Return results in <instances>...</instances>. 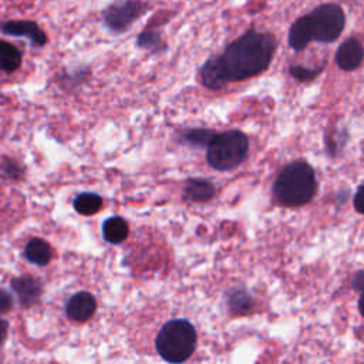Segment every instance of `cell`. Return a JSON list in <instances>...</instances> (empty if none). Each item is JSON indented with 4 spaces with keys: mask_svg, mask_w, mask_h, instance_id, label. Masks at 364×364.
I'll list each match as a JSON object with an SVG mask.
<instances>
[{
    "mask_svg": "<svg viewBox=\"0 0 364 364\" xmlns=\"http://www.w3.org/2000/svg\"><path fill=\"white\" fill-rule=\"evenodd\" d=\"M20 64L21 51L11 43L0 40V70L6 73H13L20 67Z\"/></svg>",
    "mask_w": 364,
    "mask_h": 364,
    "instance_id": "14",
    "label": "cell"
},
{
    "mask_svg": "<svg viewBox=\"0 0 364 364\" xmlns=\"http://www.w3.org/2000/svg\"><path fill=\"white\" fill-rule=\"evenodd\" d=\"M97 310L95 297L90 291H78L65 304V314L74 321H87Z\"/></svg>",
    "mask_w": 364,
    "mask_h": 364,
    "instance_id": "9",
    "label": "cell"
},
{
    "mask_svg": "<svg viewBox=\"0 0 364 364\" xmlns=\"http://www.w3.org/2000/svg\"><path fill=\"white\" fill-rule=\"evenodd\" d=\"M11 287L17 293L23 306H31L38 301L41 296V283L31 276H18L11 280Z\"/></svg>",
    "mask_w": 364,
    "mask_h": 364,
    "instance_id": "10",
    "label": "cell"
},
{
    "mask_svg": "<svg viewBox=\"0 0 364 364\" xmlns=\"http://www.w3.org/2000/svg\"><path fill=\"white\" fill-rule=\"evenodd\" d=\"M364 60V47L360 40L355 37H350L343 41L336 53V63L338 68L344 71L355 70L361 65Z\"/></svg>",
    "mask_w": 364,
    "mask_h": 364,
    "instance_id": "8",
    "label": "cell"
},
{
    "mask_svg": "<svg viewBox=\"0 0 364 364\" xmlns=\"http://www.w3.org/2000/svg\"><path fill=\"white\" fill-rule=\"evenodd\" d=\"M149 10L142 0H118L102 11V23L112 33H124Z\"/></svg>",
    "mask_w": 364,
    "mask_h": 364,
    "instance_id": "6",
    "label": "cell"
},
{
    "mask_svg": "<svg viewBox=\"0 0 364 364\" xmlns=\"http://www.w3.org/2000/svg\"><path fill=\"white\" fill-rule=\"evenodd\" d=\"M247 152V136L242 131L232 129L215 134L206 146V159L218 171H230L245 161Z\"/></svg>",
    "mask_w": 364,
    "mask_h": 364,
    "instance_id": "4",
    "label": "cell"
},
{
    "mask_svg": "<svg viewBox=\"0 0 364 364\" xmlns=\"http://www.w3.org/2000/svg\"><path fill=\"white\" fill-rule=\"evenodd\" d=\"M351 284L355 290L361 291L364 289V272H357L351 280Z\"/></svg>",
    "mask_w": 364,
    "mask_h": 364,
    "instance_id": "23",
    "label": "cell"
},
{
    "mask_svg": "<svg viewBox=\"0 0 364 364\" xmlns=\"http://www.w3.org/2000/svg\"><path fill=\"white\" fill-rule=\"evenodd\" d=\"M7 330H9V323L3 318H0V346L3 344V341L7 337Z\"/></svg>",
    "mask_w": 364,
    "mask_h": 364,
    "instance_id": "24",
    "label": "cell"
},
{
    "mask_svg": "<svg viewBox=\"0 0 364 364\" xmlns=\"http://www.w3.org/2000/svg\"><path fill=\"white\" fill-rule=\"evenodd\" d=\"M311 41L331 43L340 37L346 26V14L337 3H323L301 16Z\"/></svg>",
    "mask_w": 364,
    "mask_h": 364,
    "instance_id": "5",
    "label": "cell"
},
{
    "mask_svg": "<svg viewBox=\"0 0 364 364\" xmlns=\"http://www.w3.org/2000/svg\"><path fill=\"white\" fill-rule=\"evenodd\" d=\"M276 47L273 34L249 30L232 41L222 54L208 58L199 70V80L206 88L218 91L229 81L259 75L270 65Z\"/></svg>",
    "mask_w": 364,
    "mask_h": 364,
    "instance_id": "1",
    "label": "cell"
},
{
    "mask_svg": "<svg viewBox=\"0 0 364 364\" xmlns=\"http://www.w3.org/2000/svg\"><path fill=\"white\" fill-rule=\"evenodd\" d=\"M354 208L358 213L364 215V185H361L354 195Z\"/></svg>",
    "mask_w": 364,
    "mask_h": 364,
    "instance_id": "22",
    "label": "cell"
},
{
    "mask_svg": "<svg viewBox=\"0 0 364 364\" xmlns=\"http://www.w3.org/2000/svg\"><path fill=\"white\" fill-rule=\"evenodd\" d=\"M252 306V299L250 296L243 291V290H233L229 296V307L233 313L242 314L245 311H247Z\"/></svg>",
    "mask_w": 364,
    "mask_h": 364,
    "instance_id": "17",
    "label": "cell"
},
{
    "mask_svg": "<svg viewBox=\"0 0 364 364\" xmlns=\"http://www.w3.org/2000/svg\"><path fill=\"white\" fill-rule=\"evenodd\" d=\"M215 185L208 179L192 178L185 185V198L192 202H206L215 196Z\"/></svg>",
    "mask_w": 364,
    "mask_h": 364,
    "instance_id": "12",
    "label": "cell"
},
{
    "mask_svg": "<svg viewBox=\"0 0 364 364\" xmlns=\"http://www.w3.org/2000/svg\"><path fill=\"white\" fill-rule=\"evenodd\" d=\"M196 338V330L188 320L175 318L161 327L155 338V347L165 361L183 363L195 351Z\"/></svg>",
    "mask_w": 364,
    "mask_h": 364,
    "instance_id": "3",
    "label": "cell"
},
{
    "mask_svg": "<svg viewBox=\"0 0 364 364\" xmlns=\"http://www.w3.org/2000/svg\"><path fill=\"white\" fill-rule=\"evenodd\" d=\"M358 309H360V313L364 316V289L361 290V296L358 299Z\"/></svg>",
    "mask_w": 364,
    "mask_h": 364,
    "instance_id": "25",
    "label": "cell"
},
{
    "mask_svg": "<svg viewBox=\"0 0 364 364\" xmlns=\"http://www.w3.org/2000/svg\"><path fill=\"white\" fill-rule=\"evenodd\" d=\"M0 31L11 37H24L28 38L34 46L41 47L47 43L46 33L34 21L28 20H11L0 26Z\"/></svg>",
    "mask_w": 364,
    "mask_h": 364,
    "instance_id": "7",
    "label": "cell"
},
{
    "mask_svg": "<svg viewBox=\"0 0 364 364\" xmlns=\"http://www.w3.org/2000/svg\"><path fill=\"white\" fill-rule=\"evenodd\" d=\"M53 252H51V246L40 237H33L27 242L26 247H24V257L37 266H46L48 264V262L51 260Z\"/></svg>",
    "mask_w": 364,
    "mask_h": 364,
    "instance_id": "11",
    "label": "cell"
},
{
    "mask_svg": "<svg viewBox=\"0 0 364 364\" xmlns=\"http://www.w3.org/2000/svg\"><path fill=\"white\" fill-rule=\"evenodd\" d=\"M344 1H348V0H344Z\"/></svg>",
    "mask_w": 364,
    "mask_h": 364,
    "instance_id": "26",
    "label": "cell"
},
{
    "mask_svg": "<svg viewBox=\"0 0 364 364\" xmlns=\"http://www.w3.org/2000/svg\"><path fill=\"white\" fill-rule=\"evenodd\" d=\"M136 44L141 48L151 50V51L164 47L161 36L155 31H142V33H139V36L136 38Z\"/></svg>",
    "mask_w": 364,
    "mask_h": 364,
    "instance_id": "18",
    "label": "cell"
},
{
    "mask_svg": "<svg viewBox=\"0 0 364 364\" xmlns=\"http://www.w3.org/2000/svg\"><path fill=\"white\" fill-rule=\"evenodd\" d=\"M14 306V300H13V296L0 289V314H4V313H9Z\"/></svg>",
    "mask_w": 364,
    "mask_h": 364,
    "instance_id": "21",
    "label": "cell"
},
{
    "mask_svg": "<svg viewBox=\"0 0 364 364\" xmlns=\"http://www.w3.org/2000/svg\"><path fill=\"white\" fill-rule=\"evenodd\" d=\"M128 233V223L121 216H111L102 223V236L108 243L118 245L127 239Z\"/></svg>",
    "mask_w": 364,
    "mask_h": 364,
    "instance_id": "13",
    "label": "cell"
},
{
    "mask_svg": "<svg viewBox=\"0 0 364 364\" xmlns=\"http://www.w3.org/2000/svg\"><path fill=\"white\" fill-rule=\"evenodd\" d=\"M215 131L206 128H193L182 134V139L193 146H208L210 139L215 136Z\"/></svg>",
    "mask_w": 364,
    "mask_h": 364,
    "instance_id": "16",
    "label": "cell"
},
{
    "mask_svg": "<svg viewBox=\"0 0 364 364\" xmlns=\"http://www.w3.org/2000/svg\"><path fill=\"white\" fill-rule=\"evenodd\" d=\"M321 71V68H306L301 65H291L290 67V74L300 80V81H306V80H313L318 73Z\"/></svg>",
    "mask_w": 364,
    "mask_h": 364,
    "instance_id": "20",
    "label": "cell"
},
{
    "mask_svg": "<svg viewBox=\"0 0 364 364\" xmlns=\"http://www.w3.org/2000/svg\"><path fill=\"white\" fill-rule=\"evenodd\" d=\"M0 173L9 179H17L21 176L23 168L18 165V162H16L10 158H4L0 164Z\"/></svg>",
    "mask_w": 364,
    "mask_h": 364,
    "instance_id": "19",
    "label": "cell"
},
{
    "mask_svg": "<svg viewBox=\"0 0 364 364\" xmlns=\"http://www.w3.org/2000/svg\"><path fill=\"white\" fill-rule=\"evenodd\" d=\"M73 205H74V209L80 215L91 216V215L97 213L101 209L102 198L98 193H94V192H82L74 199Z\"/></svg>",
    "mask_w": 364,
    "mask_h": 364,
    "instance_id": "15",
    "label": "cell"
},
{
    "mask_svg": "<svg viewBox=\"0 0 364 364\" xmlns=\"http://www.w3.org/2000/svg\"><path fill=\"white\" fill-rule=\"evenodd\" d=\"M316 192V172L303 161L284 166L273 183V196L283 206H303L314 198Z\"/></svg>",
    "mask_w": 364,
    "mask_h": 364,
    "instance_id": "2",
    "label": "cell"
}]
</instances>
